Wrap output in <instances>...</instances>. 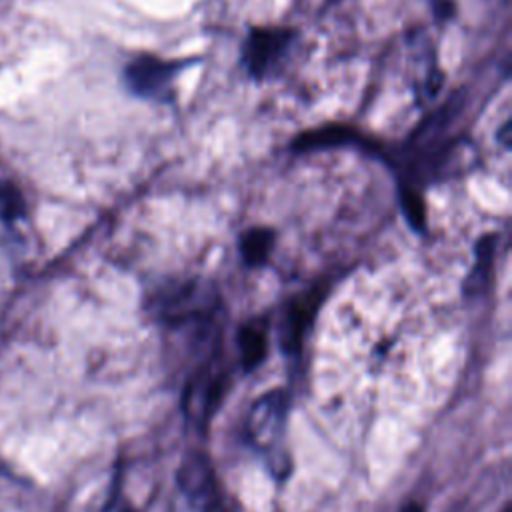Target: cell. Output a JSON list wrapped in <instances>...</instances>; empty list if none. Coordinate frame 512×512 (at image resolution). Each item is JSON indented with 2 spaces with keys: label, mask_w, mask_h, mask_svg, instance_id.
I'll return each instance as SVG.
<instances>
[{
  "label": "cell",
  "mask_w": 512,
  "mask_h": 512,
  "mask_svg": "<svg viewBox=\"0 0 512 512\" xmlns=\"http://www.w3.org/2000/svg\"><path fill=\"white\" fill-rule=\"evenodd\" d=\"M218 298L204 280H180L162 288L156 296V308L164 320L182 322L210 314Z\"/></svg>",
  "instance_id": "cell-1"
},
{
  "label": "cell",
  "mask_w": 512,
  "mask_h": 512,
  "mask_svg": "<svg viewBox=\"0 0 512 512\" xmlns=\"http://www.w3.org/2000/svg\"><path fill=\"white\" fill-rule=\"evenodd\" d=\"M224 386L226 376L222 366L208 362L204 368H200L188 380V386L184 390L182 406L186 418L198 426H206L224 396Z\"/></svg>",
  "instance_id": "cell-2"
},
{
  "label": "cell",
  "mask_w": 512,
  "mask_h": 512,
  "mask_svg": "<svg viewBox=\"0 0 512 512\" xmlns=\"http://www.w3.org/2000/svg\"><path fill=\"white\" fill-rule=\"evenodd\" d=\"M290 38L292 32L288 28H252L242 48V62L248 74L262 80L282 58Z\"/></svg>",
  "instance_id": "cell-3"
},
{
  "label": "cell",
  "mask_w": 512,
  "mask_h": 512,
  "mask_svg": "<svg viewBox=\"0 0 512 512\" xmlns=\"http://www.w3.org/2000/svg\"><path fill=\"white\" fill-rule=\"evenodd\" d=\"M288 416V396L284 390H270L262 394L248 412L246 430L254 444L270 446L274 444L286 426Z\"/></svg>",
  "instance_id": "cell-4"
},
{
  "label": "cell",
  "mask_w": 512,
  "mask_h": 512,
  "mask_svg": "<svg viewBox=\"0 0 512 512\" xmlns=\"http://www.w3.org/2000/svg\"><path fill=\"white\" fill-rule=\"evenodd\" d=\"M178 64L156 56H138L124 68V82L130 92L146 98H160L170 88Z\"/></svg>",
  "instance_id": "cell-5"
},
{
  "label": "cell",
  "mask_w": 512,
  "mask_h": 512,
  "mask_svg": "<svg viewBox=\"0 0 512 512\" xmlns=\"http://www.w3.org/2000/svg\"><path fill=\"white\" fill-rule=\"evenodd\" d=\"M176 482L178 488L194 502H206L208 498L214 496L216 490L210 460L196 450H190L182 458L176 470Z\"/></svg>",
  "instance_id": "cell-6"
},
{
  "label": "cell",
  "mask_w": 512,
  "mask_h": 512,
  "mask_svg": "<svg viewBox=\"0 0 512 512\" xmlns=\"http://www.w3.org/2000/svg\"><path fill=\"white\" fill-rule=\"evenodd\" d=\"M320 296H322V292L316 288V290H310V292L298 296L288 306V312H286L284 322H282V346L286 350L300 348L302 336H304L306 328L310 326V322H312V318L318 310Z\"/></svg>",
  "instance_id": "cell-7"
},
{
  "label": "cell",
  "mask_w": 512,
  "mask_h": 512,
  "mask_svg": "<svg viewBox=\"0 0 512 512\" xmlns=\"http://www.w3.org/2000/svg\"><path fill=\"white\" fill-rule=\"evenodd\" d=\"M360 140H362V136L354 128L344 126V124H328V126L314 128V130L300 134L294 140L292 148L296 152H310V150H318V148L356 144Z\"/></svg>",
  "instance_id": "cell-8"
},
{
  "label": "cell",
  "mask_w": 512,
  "mask_h": 512,
  "mask_svg": "<svg viewBox=\"0 0 512 512\" xmlns=\"http://www.w3.org/2000/svg\"><path fill=\"white\" fill-rule=\"evenodd\" d=\"M496 242L498 238L494 234H486L478 240L476 244V260H474V266L464 282V292L474 296V294H480L490 278H492V264H494V252H496Z\"/></svg>",
  "instance_id": "cell-9"
},
{
  "label": "cell",
  "mask_w": 512,
  "mask_h": 512,
  "mask_svg": "<svg viewBox=\"0 0 512 512\" xmlns=\"http://www.w3.org/2000/svg\"><path fill=\"white\" fill-rule=\"evenodd\" d=\"M274 240H276L274 230H270L266 226H256V228L246 230L240 238V254H242L244 264L262 266L272 252Z\"/></svg>",
  "instance_id": "cell-10"
},
{
  "label": "cell",
  "mask_w": 512,
  "mask_h": 512,
  "mask_svg": "<svg viewBox=\"0 0 512 512\" xmlns=\"http://www.w3.org/2000/svg\"><path fill=\"white\" fill-rule=\"evenodd\" d=\"M240 362L244 370H254L266 356V334L260 324L252 322L240 328L238 332Z\"/></svg>",
  "instance_id": "cell-11"
},
{
  "label": "cell",
  "mask_w": 512,
  "mask_h": 512,
  "mask_svg": "<svg viewBox=\"0 0 512 512\" xmlns=\"http://www.w3.org/2000/svg\"><path fill=\"white\" fill-rule=\"evenodd\" d=\"M26 212V202L20 188L8 180H0V220L16 222Z\"/></svg>",
  "instance_id": "cell-12"
},
{
  "label": "cell",
  "mask_w": 512,
  "mask_h": 512,
  "mask_svg": "<svg viewBox=\"0 0 512 512\" xmlns=\"http://www.w3.org/2000/svg\"><path fill=\"white\" fill-rule=\"evenodd\" d=\"M402 208H404V214L408 218V222L412 224V228L416 230H424V222H426V216H424V202L422 198L418 196L416 188H404L402 190Z\"/></svg>",
  "instance_id": "cell-13"
}]
</instances>
